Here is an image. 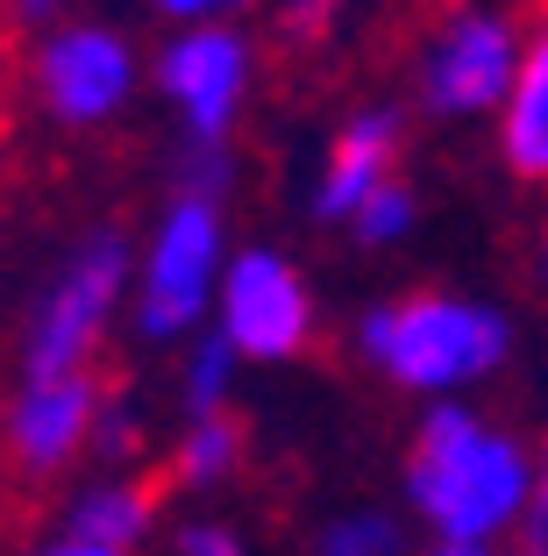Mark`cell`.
I'll list each match as a JSON object with an SVG mask.
<instances>
[{
  "instance_id": "cell-1",
  "label": "cell",
  "mask_w": 548,
  "mask_h": 556,
  "mask_svg": "<svg viewBox=\"0 0 548 556\" xmlns=\"http://www.w3.org/2000/svg\"><path fill=\"white\" fill-rule=\"evenodd\" d=\"M406 507L435 542H492L506 528L527 521L534 507V450L513 435V428L484 421L470 400H435L420 407L413 442H406Z\"/></svg>"
},
{
  "instance_id": "cell-2",
  "label": "cell",
  "mask_w": 548,
  "mask_h": 556,
  "mask_svg": "<svg viewBox=\"0 0 548 556\" xmlns=\"http://www.w3.org/2000/svg\"><path fill=\"white\" fill-rule=\"evenodd\" d=\"M349 350L364 371L435 407V400H456L463 386H484L513 357V321L463 293H399L356 314Z\"/></svg>"
},
{
  "instance_id": "cell-3",
  "label": "cell",
  "mask_w": 548,
  "mask_h": 556,
  "mask_svg": "<svg viewBox=\"0 0 548 556\" xmlns=\"http://www.w3.org/2000/svg\"><path fill=\"white\" fill-rule=\"evenodd\" d=\"M136 300V236L100 222L58 257V271L43 278V293L29 300L15 336V378H72L93 371V357L107 350V336L129 321Z\"/></svg>"
},
{
  "instance_id": "cell-4",
  "label": "cell",
  "mask_w": 548,
  "mask_h": 556,
  "mask_svg": "<svg viewBox=\"0 0 548 556\" xmlns=\"http://www.w3.org/2000/svg\"><path fill=\"white\" fill-rule=\"evenodd\" d=\"M228 207L221 193H193L178 186L157 207V222L136 243V300H129V328L150 350H186L200 328H214V300L228 278Z\"/></svg>"
},
{
  "instance_id": "cell-5",
  "label": "cell",
  "mask_w": 548,
  "mask_h": 556,
  "mask_svg": "<svg viewBox=\"0 0 548 556\" xmlns=\"http://www.w3.org/2000/svg\"><path fill=\"white\" fill-rule=\"evenodd\" d=\"M143 79L150 65L136 50V36L100 15H58L29 43V100H36V115L65 136L122 122L136 108V93H143Z\"/></svg>"
},
{
  "instance_id": "cell-6",
  "label": "cell",
  "mask_w": 548,
  "mask_h": 556,
  "mask_svg": "<svg viewBox=\"0 0 548 556\" xmlns=\"http://www.w3.org/2000/svg\"><path fill=\"white\" fill-rule=\"evenodd\" d=\"M250 86H257V43L235 22L171 29L150 50V93L164 100L186 150H228L242 108H250Z\"/></svg>"
},
{
  "instance_id": "cell-7",
  "label": "cell",
  "mask_w": 548,
  "mask_h": 556,
  "mask_svg": "<svg viewBox=\"0 0 548 556\" xmlns=\"http://www.w3.org/2000/svg\"><path fill=\"white\" fill-rule=\"evenodd\" d=\"M520 58H527V36L513 29V15L449 8L413 50V108H428L435 122L499 115L520 79Z\"/></svg>"
},
{
  "instance_id": "cell-8",
  "label": "cell",
  "mask_w": 548,
  "mask_h": 556,
  "mask_svg": "<svg viewBox=\"0 0 548 556\" xmlns=\"http://www.w3.org/2000/svg\"><path fill=\"white\" fill-rule=\"evenodd\" d=\"M314 328H321L314 286L278 243H242L235 257H228L221 300H214V336H228V350H235L242 364L307 357Z\"/></svg>"
},
{
  "instance_id": "cell-9",
  "label": "cell",
  "mask_w": 548,
  "mask_h": 556,
  "mask_svg": "<svg viewBox=\"0 0 548 556\" xmlns=\"http://www.w3.org/2000/svg\"><path fill=\"white\" fill-rule=\"evenodd\" d=\"M107 378L72 371V378H15L0 400V457L22 478H65L72 464L93 457V428L107 407Z\"/></svg>"
},
{
  "instance_id": "cell-10",
  "label": "cell",
  "mask_w": 548,
  "mask_h": 556,
  "mask_svg": "<svg viewBox=\"0 0 548 556\" xmlns=\"http://www.w3.org/2000/svg\"><path fill=\"white\" fill-rule=\"evenodd\" d=\"M399 143H406V115L399 108H356L335 136H328L321 164H314L307 186V214L328 222V229H349L364 200L385 179H399Z\"/></svg>"
},
{
  "instance_id": "cell-11",
  "label": "cell",
  "mask_w": 548,
  "mask_h": 556,
  "mask_svg": "<svg viewBox=\"0 0 548 556\" xmlns=\"http://www.w3.org/2000/svg\"><path fill=\"white\" fill-rule=\"evenodd\" d=\"M58 528L79 535V542H100V549H114V556H143L150 535L164 528V500H157V485L136 478V471H100V478H86V485H72Z\"/></svg>"
},
{
  "instance_id": "cell-12",
  "label": "cell",
  "mask_w": 548,
  "mask_h": 556,
  "mask_svg": "<svg viewBox=\"0 0 548 556\" xmlns=\"http://www.w3.org/2000/svg\"><path fill=\"white\" fill-rule=\"evenodd\" d=\"M499 157L513 164V179L548 186V29L527 36L520 79L499 108Z\"/></svg>"
},
{
  "instance_id": "cell-13",
  "label": "cell",
  "mask_w": 548,
  "mask_h": 556,
  "mask_svg": "<svg viewBox=\"0 0 548 556\" xmlns=\"http://www.w3.org/2000/svg\"><path fill=\"white\" fill-rule=\"evenodd\" d=\"M242 457H250V435H242L235 414H200V421L178 428V442L164 450V478L186 500H214L242 478Z\"/></svg>"
},
{
  "instance_id": "cell-14",
  "label": "cell",
  "mask_w": 548,
  "mask_h": 556,
  "mask_svg": "<svg viewBox=\"0 0 548 556\" xmlns=\"http://www.w3.org/2000/svg\"><path fill=\"white\" fill-rule=\"evenodd\" d=\"M242 371H250V364L228 350V336L200 328L193 343L178 350V414H186V421H200V414H228V393H235Z\"/></svg>"
},
{
  "instance_id": "cell-15",
  "label": "cell",
  "mask_w": 548,
  "mask_h": 556,
  "mask_svg": "<svg viewBox=\"0 0 548 556\" xmlns=\"http://www.w3.org/2000/svg\"><path fill=\"white\" fill-rule=\"evenodd\" d=\"M314 556H406V521L392 507H342L314 528Z\"/></svg>"
},
{
  "instance_id": "cell-16",
  "label": "cell",
  "mask_w": 548,
  "mask_h": 556,
  "mask_svg": "<svg viewBox=\"0 0 548 556\" xmlns=\"http://www.w3.org/2000/svg\"><path fill=\"white\" fill-rule=\"evenodd\" d=\"M413 214H420L413 186H406V179H385L371 200H364V214L349 222V236L364 250H392V243H406V236H413Z\"/></svg>"
},
{
  "instance_id": "cell-17",
  "label": "cell",
  "mask_w": 548,
  "mask_h": 556,
  "mask_svg": "<svg viewBox=\"0 0 548 556\" xmlns=\"http://www.w3.org/2000/svg\"><path fill=\"white\" fill-rule=\"evenodd\" d=\"M93 457L100 464H122L143 457V407H136L129 393H107V407H100V428H93Z\"/></svg>"
},
{
  "instance_id": "cell-18",
  "label": "cell",
  "mask_w": 548,
  "mask_h": 556,
  "mask_svg": "<svg viewBox=\"0 0 548 556\" xmlns=\"http://www.w3.org/2000/svg\"><path fill=\"white\" fill-rule=\"evenodd\" d=\"M164 556H257L250 542L235 535L228 521H214V514H193V521H178L171 528V549Z\"/></svg>"
},
{
  "instance_id": "cell-19",
  "label": "cell",
  "mask_w": 548,
  "mask_h": 556,
  "mask_svg": "<svg viewBox=\"0 0 548 556\" xmlns=\"http://www.w3.org/2000/svg\"><path fill=\"white\" fill-rule=\"evenodd\" d=\"M143 8L164 29H200V22H235V8H250V0H143Z\"/></svg>"
},
{
  "instance_id": "cell-20",
  "label": "cell",
  "mask_w": 548,
  "mask_h": 556,
  "mask_svg": "<svg viewBox=\"0 0 548 556\" xmlns=\"http://www.w3.org/2000/svg\"><path fill=\"white\" fill-rule=\"evenodd\" d=\"M520 535H527V556H548V450H541V478H534V507L520 521Z\"/></svg>"
},
{
  "instance_id": "cell-21",
  "label": "cell",
  "mask_w": 548,
  "mask_h": 556,
  "mask_svg": "<svg viewBox=\"0 0 548 556\" xmlns=\"http://www.w3.org/2000/svg\"><path fill=\"white\" fill-rule=\"evenodd\" d=\"M22 556H114V549H100V542H79V535H65V528H58V535L29 542Z\"/></svg>"
},
{
  "instance_id": "cell-22",
  "label": "cell",
  "mask_w": 548,
  "mask_h": 556,
  "mask_svg": "<svg viewBox=\"0 0 548 556\" xmlns=\"http://www.w3.org/2000/svg\"><path fill=\"white\" fill-rule=\"evenodd\" d=\"M65 8H72V0H15V15H22V22H36V29H43V22H58Z\"/></svg>"
},
{
  "instance_id": "cell-23",
  "label": "cell",
  "mask_w": 548,
  "mask_h": 556,
  "mask_svg": "<svg viewBox=\"0 0 548 556\" xmlns=\"http://www.w3.org/2000/svg\"><path fill=\"white\" fill-rule=\"evenodd\" d=\"M428 556H492V549H477V542H428Z\"/></svg>"
},
{
  "instance_id": "cell-24",
  "label": "cell",
  "mask_w": 548,
  "mask_h": 556,
  "mask_svg": "<svg viewBox=\"0 0 548 556\" xmlns=\"http://www.w3.org/2000/svg\"><path fill=\"white\" fill-rule=\"evenodd\" d=\"M534 278H541V293H548V236H541V250H534Z\"/></svg>"
}]
</instances>
